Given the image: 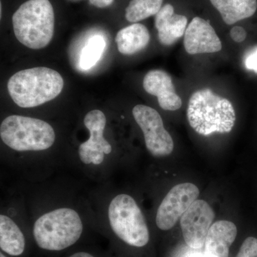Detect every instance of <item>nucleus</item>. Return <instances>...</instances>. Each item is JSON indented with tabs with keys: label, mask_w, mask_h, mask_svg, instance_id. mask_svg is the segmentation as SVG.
Masks as SVG:
<instances>
[{
	"label": "nucleus",
	"mask_w": 257,
	"mask_h": 257,
	"mask_svg": "<svg viewBox=\"0 0 257 257\" xmlns=\"http://www.w3.org/2000/svg\"><path fill=\"white\" fill-rule=\"evenodd\" d=\"M187 118L196 133L208 136L213 133H229L234 127L236 114L231 101L210 89H202L191 96Z\"/></svg>",
	"instance_id": "obj_1"
},
{
	"label": "nucleus",
	"mask_w": 257,
	"mask_h": 257,
	"mask_svg": "<svg viewBox=\"0 0 257 257\" xmlns=\"http://www.w3.org/2000/svg\"><path fill=\"white\" fill-rule=\"evenodd\" d=\"M84 224L79 213L60 207L45 213L35 221L32 234L39 248L48 251H63L82 236Z\"/></svg>",
	"instance_id": "obj_2"
},
{
	"label": "nucleus",
	"mask_w": 257,
	"mask_h": 257,
	"mask_svg": "<svg viewBox=\"0 0 257 257\" xmlns=\"http://www.w3.org/2000/svg\"><path fill=\"white\" fill-rule=\"evenodd\" d=\"M63 87L60 74L47 67L20 71L10 77L8 84L10 96L22 108H33L52 100Z\"/></svg>",
	"instance_id": "obj_3"
},
{
	"label": "nucleus",
	"mask_w": 257,
	"mask_h": 257,
	"mask_svg": "<svg viewBox=\"0 0 257 257\" xmlns=\"http://www.w3.org/2000/svg\"><path fill=\"white\" fill-rule=\"evenodd\" d=\"M13 30L18 41L32 50L50 44L55 31V13L49 0H29L13 17Z\"/></svg>",
	"instance_id": "obj_4"
},
{
	"label": "nucleus",
	"mask_w": 257,
	"mask_h": 257,
	"mask_svg": "<svg viewBox=\"0 0 257 257\" xmlns=\"http://www.w3.org/2000/svg\"><path fill=\"white\" fill-rule=\"evenodd\" d=\"M5 145L16 152H41L55 144V130L44 120L20 115H10L0 126Z\"/></svg>",
	"instance_id": "obj_5"
},
{
	"label": "nucleus",
	"mask_w": 257,
	"mask_h": 257,
	"mask_svg": "<svg viewBox=\"0 0 257 257\" xmlns=\"http://www.w3.org/2000/svg\"><path fill=\"white\" fill-rule=\"evenodd\" d=\"M107 219L111 231L126 244L143 247L150 241V231L143 211L128 194H119L111 199Z\"/></svg>",
	"instance_id": "obj_6"
},
{
	"label": "nucleus",
	"mask_w": 257,
	"mask_h": 257,
	"mask_svg": "<svg viewBox=\"0 0 257 257\" xmlns=\"http://www.w3.org/2000/svg\"><path fill=\"white\" fill-rule=\"evenodd\" d=\"M135 121L143 132L147 150L155 157L169 156L173 152V139L164 126L158 111L150 106L138 104L133 108Z\"/></svg>",
	"instance_id": "obj_7"
},
{
	"label": "nucleus",
	"mask_w": 257,
	"mask_h": 257,
	"mask_svg": "<svg viewBox=\"0 0 257 257\" xmlns=\"http://www.w3.org/2000/svg\"><path fill=\"white\" fill-rule=\"evenodd\" d=\"M84 124L89 138L79 146V160L85 165L100 166L112 152V147L104 136L105 115L99 109H94L84 116Z\"/></svg>",
	"instance_id": "obj_8"
},
{
	"label": "nucleus",
	"mask_w": 257,
	"mask_h": 257,
	"mask_svg": "<svg viewBox=\"0 0 257 257\" xmlns=\"http://www.w3.org/2000/svg\"><path fill=\"white\" fill-rule=\"evenodd\" d=\"M199 190L192 183L179 184L164 198L157 211L156 224L159 229L167 231L176 224L189 207L197 200Z\"/></svg>",
	"instance_id": "obj_9"
},
{
	"label": "nucleus",
	"mask_w": 257,
	"mask_h": 257,
	"mask_svg": "<svg viewBox=\"0 0 257 257\" xmlns=\"http://www.w3.org/2000/svg\"><path fill=\"white\" fill-rule=\"evenodd\" d=\"M214 217L212 208L202 199H197L189 207L180 220L184 241L189 247H203Z\"/></svg>",
	"instance_id": "obj_10"
},
{
	"label": "nucleus",
	"mask_w": 257,
	"mask_h": 257,
	"mask_svg": "<svg viewBox=\"0 0 257 257\" xmlns=\"http://www.w3.org/2000/svg\"><path fill=\"white\" fill-rule=\"evenodd\" d=\"M184 47L189 55H197L219 52L222 45L209 22L196 17L184 33Z\"/></svg>",
	"instance_id": "obj_11"
},
{
	"label": "nucleus",
	"mask_w": 257,
	"mask_h": 257,
	"mask_svg": "<svg viewBox=\"0 0 257 257\" xmlns=\"http://www.w3.org/2000/svg\"><path fill=\"white\" fill-rule=\"evenodd\" d=\"M145 90L156 96L160 107L164 110L176 111L182 106L180 96L176 93L172 77L165 71L153 69L147 72L143 80Z\"/></svg>",
	"instance_id": "obj_12"
},
{
	"label": "nucleus",
	"mask_w": 257,
	"mask_h": 257,
	"mask_svg": "<svg viewBox=\"0 0 257 257\" xmlns=\"http://www.w3.org/2000/svg\"><path fill=\"white\" fill-rule=\"evenodd\" d=\"M187 18L176 14L172 5L167 4L155 15V28L158 32L159 41L162 45L170 46L181 38L187 30Z\"/></svg>",
	"instance_id": "obj_13"
},
{
	"label": "nucleus",
	"mask_w": 257,
	"mask_h": 257,
	"mask_svg": "<svg viewBox=\"0 0 257 257\" xmlns=\"http://www.w3.org/2000/svg\"><path fill=\"white\" fill-rule=\"evenodd\" d=\"M237 235V228L229 221H217L211 225L205 241V257H228L229 248Z\"/></svg>",
	"instance_id": "obj_14"
},
{
	"label": "nucleus",
	"mask_w": 257,
	"mask_h": 257,
	"mask_svg": "<svg viewBox=\"0 0 257 257\" xmlns=\"http://www.w3.org/2000/svg\"><path fill=\"white\" fill-rule=\"evenodd\" d=\"M0 248L11 256H20L25 251L26 239L23 231L9 216L0 215Z\"/></svg>",
	"instance_id": "obj_15"
},
{
	"label": "nucleus",
	"mask_w": 257,
	"mask_h": 257,
	"mask_svg": "<svg viewBox=\"0 0 257 257\" xmlns=\"http://www.w3.org/2000/svg\"><path fill=\"white\" fill-rule=\"evenodd\" d=\"M150 40L149 30L143 24L134 23L121 29L116 34L118 50L125 55H132L144 50Z\"/></svg>",
	"instance_id": "obj_16"
},
{
	"label": "nucleus",
	"mask_w": 257,
	"mask_h": 257,
	"mask_svg": "<svg viewBox=\"0 0 257 257\" xmlns=\"http://www.w3.org/2000/svg\"><path fill=\"white\" fill-rule=\"evenodd\" d=\"M220 13L223 21L231 25L251 18L257 10V0H209Z\"/></svg>",
	"instance_id": "obj_17"
},
{
	"label": "nucleus",
	"mask_w": 257,
	"mask_h": 257,
	"mask_svg": "<svg viewBox=\"0 0 257 257\" xmlns=\"http://www.w3.org/2000/svg\"><path fill=\"white\" fill-rule=\"evenodd\" d=\"M162 3L163 0H131L125 10V18L130 23H138L156 15Z\"/></svg>",
	"instance_id": "obj_18"
},
{
	"label": "nucleus",
	"mask_w": 257,
	"mask_h": 257,
	"mask_svg": "<svg viewBox=\"0 0 257 257\" xmlns=\"http://www.w3.org/2000/svg\"><path fill=\"white\" fill-rule=\"evenodd\" d=\"M105 47L106 42L104 37L98 35L91 37L81 52L79 58L81 68L87 70L94 67L100 60Z\"/></svg>",
	"instance_id": "obj_19"
},
{
	"label": "nucleus",
	"mask_w": 257,
	"mask_h": 257,
	"mask_svg": "<svg viewBox=\"0 0 257 257\" xmlns=\"http://www.w3.org/2000/svg\"><path fill=\"white\" fill-rule=\"evenodd\" d=\"M236 257H257V239L252 236L243 241Z\"/></svg>",
	"instance_id": "obj_20"
},
{
	"label": "nucleus",
	"mask_w": 257,
	"mask_h": 257,
	"mask_svg": "<svg viewBox=\"0 0 257 257\" xmlns=\"http://www.w3.org/2000/svg\"><path fill=\"white\" fill-rule=\"evenodd\" d=\"M246 35H247V34H246V30L242 27H234L230 30V36H231V39L234 42H238V43L244 41L246 40Z\"/></svg>",
	"instance_id": "obj_21"
},
{
	"label": "nucleus",
	"mask_w": 257,
	"mask_h": 257,
	"mask_svg": "<svg viewBox=\"0 0 257 257\" xmlns=\"http://www.w3.org/2000/svg\"><path fill=\"white\" fill-rule=\"evenodd\" d=\"M245 66L249 70L257 72V47L246 57L245 60Z\"/></svg>",
	"instance_id": "obj_22"
},
{
	"label": "nucleus",
	"mask_w": 257,
	"mask_h": 257,
	"mask_svg": "<svg viewBox=\"0 0 257 257\" xmlns=\"http://www.w3.org/2000/svg\"><path fill=\"white\" fill-rule=\"evenodd\" d=\"M89 3L98 8H105L110 6L114 0H89Z\"/></svg>",
	"instance_id": "obj_23"
},
{
	"label": "nucleus",
	"mask_w": 257,
	"mask_h": 257,
	"mask_svg": "<svg viewBox=\"0 0 257 257\" xmlns=\"http://www.w3.org/2000/svg\"><path fill=\"white\" fill-rule=\"evenodd\" d=\"M69 257H95L92 253L87 252V251H78L70 255Z\"/></svg>",
	"instance_id": "obj_24"
},
{
	"label": "nucleus",
	"mask_w": 257,
	"mask_h": 257,
	"mask_svg": "<svg viewBox=\"0 0 257 257\" xmlns=\"http://www.w3.org/2000/svg\"><path fill=\"white\" fill-rule=\"evenodd\" d=\"M191 257H205L204 254H196Z\"/></svg>",
	"instance_id": "obj_25"
},
{
	"label": "nucleus",
	"mask_w": 257,
	"mask_h": 257,
	"mask_svg": "<svg viewBox=\"0 0 257 257\" xmlns=\"http://www.w3.org/2000/svg\"><path fill=\"white\" fill-rule=\"evenodd\" d=\"M0 257H8L6 256V254L4 252L1 251V253H0Z\"/></svg>",
	"instance_id": "obj_26"
}]
</instances>
